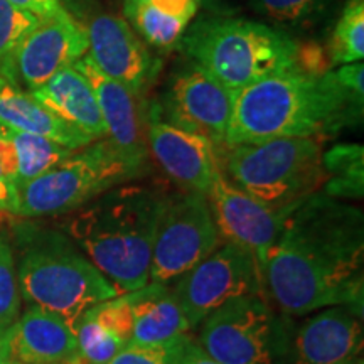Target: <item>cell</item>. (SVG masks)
<instances>
[{
	"label": "cell",
	"instance_id": "1",
	"mask_svg": "<svg viewBox=\"0 0 364 364\" xmlns=\"http://www.w3.org/2000/svg\"><path fill=\"white\" fill-rule=\"evenodd\" d=\"M363 213L316 193L287 218L263 267V284L290 316L332 306L363 311Z\"/></svg>",
	"mask_w": 364,
	"mask_h": 364
},
{
	"label": "cell",
	"instance_id": "2",
	"mask_svg": "<svg viewBox=\"0 0 364 364\" xmlns=\"http://www.w3.org/2000/svg\"><path fill=\"white\" fill-rule=\"evenodd\" d=\"M361 113L363 105L341 88L332 71L280 73L236 95L225 147L273 139L321 140L356 122Z\"/></svg>",
	"mask_w": 364,
	"mask_h": 364
},
{
	"label": "cell",
	"instance_id": "3",
	"mask_svg": "<svg viewBox=\"0 0 364 364\" xmlns=\"http://www.w3.org/2000/svg\"><path fill=\"white\" fill-rule=\"evenodd\" d=\"M167 196L150 186H117L76 209L66 231L118 294L150 282V257Z\"/></svg>",
	"mask_w": 364,
	"mask_h": 364
},
{
	"label": "cell",
	"instance_id": "4",
	"mask_svg": "<svg viewBox=\"0 0 364 364\" xmlns=\"http://www.w3.org/2000/svg\"><path fill=\"white\" fill-rule=\"evenodd\" d=\"M179 46L233 98L268 76L300 70L299 43L285 31L243 17H206L188 27Z\"/></svg>",
	"mask_w": 364,
	"mask_h": 364
},
{
	"label": "cell",
	"instance_id": "5",
	"mask_svg": "<svg viewBox=\"0 0 364 364\" xmlns=\"http://www.w3.org/2000/svg\"><path fill=\"white\" fill-rule=\"evenodd\" d=\"M318 139H273L221 150V172L273 209L294 211L326 181Z\"/></svg>",
	"mask_w": 364,
	"mask_h": 364
},
{
	"label": "cell",
	"instance_id": "6",
	"mask_svg": "<svg viewBox=\"0 0 364 364\" xmlns=\"http://www.w3.org/2000/svg\"><path fill=\"white\" fill-rule=\"evenodd\" d=\"M110 139H100L34 179L16 186V216L44 218L73 213L117 186L144 174Z\"/></svg>",
	"mask_w": 364,
	"mask_h": 364
},
{
	"label": "cell",
	"instance_id": "7",
	"mask_svg": "<svg viewBox=\"0 0 364 364\" xmlns=\"http://www.w3.org/2000/svg\"><path fill=\"white\" fill-rule=\"evenodd\" d=\"M17 279L29 306L56 314L73 329L86 311L120 295L81 250L56 235L26 250Z\"/></svg>",
	"mask_w": 364,
	"mask_h": 364
},
{
	"label": "cell",
	"instance_id": "8",
	"mask_svg": "<svg viewBox=\"0 0 364 364\" xmlns=\"http://www.w3.org/2000/svg\"><path fill=\"white\" fill-rule=\"evenodd\" d=\"M198 346L223 364H289L292 334L263 295H245L204 318Z\"/></svg>",
	"mask_w": 364,
	"mask_h": 364
},
{
	"label": "cell",
	"instance_id": "9",
	"mask_svg": "<svg viewBox=\"0 0 364 364\" xmlns=\"http://www.w3.org/2000/svg\"><path fill=\"white\" fill-rule=\"evenodd\" d=\"M220 245L208 196L188 191L167 196L150 257V282L172 285Z\"/></svg>",
	"mask_w": 364,
	"mask_h": 364
},
{
	"label": "cell",
	"instance_id": "10",
	"mask_svg": "<svg viewBox=\"0 0 364 364\" xmlns=\"http://www.w3.org/2000/svg\"><path fill=\"white\" fill-rule=\"evenodd\" d=\"M171 287L191 331L230 300L265 292L263 272L252 255L223 241Z\"/></svg>",
	"mask_w": 364,
	"mask_h": 364
},
{
	"label": "cell",
	"instance_id": "11",
	"mask_svg": "<svg viewBox=\"0 0 364 364\" xmlns=\"http://www.w3.org/2000/svg\"><path fill=\"white\" fill-rule=\"evenodd\" d=\"M86 53L88 38L85 27L66 11L48 19H39L11 58L0 65V76L31 93L48 83L58 71L75 65Z\"/></svg>",
	"mask_w": 364,
	"mask_h": 364
},
{
	"label": "cell",
	"instance_id": "12",
	"mask_svg": "<svg viewBox=\"0 0 364 364\" xmlns=\"http://www.w3.org/2000/svg\"><path fill=\"white\" fill-rule=\"evenodd\" d=\"M218 233L223 243L235 245L265 267L268 253L292 211L273 209L241 191L220 172L208 193Z\"/></svg>",
	"mask_w": 364,
	"mask_h": 364
},
{
	"label": "cell",
	"instance_id": "13",
	"mask_svg": "<svg viewBox=\"0 0 364 364\" xmlns=\"http://www.w3.org/2000/svg\"><path fill=\"white\" fill-rule=\"evenodd\" d=\"M233 100L208 71L189 63L172 78L164 110L167 124L206 136L223 150Z\"/></svg>",
	"mask_w": 364,
	"mask_h": 364
},
{
	"label": "cell",
	"instance_id": "14",
	"mask_svg": "<svg viewBox=\"0 0 364 364\" xmlns=\"http://www.w3.org/2000/svg\"><path fill=\"white\" fill-rule=\"evenodd\" d=\"M85 31L91 61L134 97H142L156 76L157 63L134 29L122 17L100 14Z\"/></svg>",
	"mask_w": 364,
	"mask_h": 364
},
{
	"label": "cell",
	"instance_id": "15",
	"mask_svg": "<svg viewBox=\"0 0 364 364\" xmlns=\"http://www.w3.org/2000/svg\"><path fill=\"white\" fill-rule=\"evenodd\" d=\"M147 145L164 172L182 189L208 196L221 172V149L211 140L177 129L156 115L149 120Z\"/></svg>",
	"mask_w": 364,
	"mask_h": 364
},
{
	"label": "cell",
	"instance_id": "16",
	"mask_svg": "<svg viewBox=\"0 0 364 364\" xmlns=\"http://www.w3.org/2000/svg\"><path fill=\"white\" fill-rule=\"evenodd\" d=\"M363 311L332 306L312 312L292 338L294 364H353L363 351Z\"/></svg>",
	"mask_w": 364,
	"mask_h": 364
},
{
	"label": "cell",
	"instance_id": "17",
	"mask_svg": "<svg viewBox=\"0 0 364 364\" xmlns=\"http://www.w3.org/2000/svg\"><path fill=\"white\" fill-rule=\"evenodd\" d=\"M73 66L90 81L95 91L98 108L107 125V139H110L132 161L147 166V130L144 129L136 97L117 80L105 75L88 54L80 58Z\"/></svg>",
	"mask_w": 364,
	"mask_h": 364
},
{
	"label": "cell",
	"instance_id": "18",
	"mask_svg": "<svg viewBox=\"0 0 364 364\" xmlns=\"http://www.w3.org/2000/svg\"><path fill=\"white\" fill-rule=\"evenodd\" d=\"M12 361L81 364L75 329L56 314L29 306L11 327Z\"/></svg>",
	"mask_w": 364,
	"mask_h": 364
},
{
	"label": "cell",
	"instance_id": "19",
	"mask_svg": "<svg viewBox=\"0 0 364 364\" xmlns=\"http://www.w3.org/2000/svg\"><path fill=\"white\" fill-rule=\"evenodd\" d=\"M54 115L91 140L107 139V125L90 81L75 66L58 71L48 83L31 91Z\"/></svg>",
	"mask_w": 364,
	"mask_h": 364
},
{
	"label": "cell",
	"instance_id": "20",
	"mask_svg": "<svg viewBox=\"0 0 364 364\" xmlns=\"http://www.w3.org/2000/svg\"><path fill=\"white\" fill-rule=\"evenodd\" d=\"M134 314V344H166L188 336L191 327L171 285L149 282L127 294Z\"/></svg>",
	"mask_w": 364,
	"mask_h": 364
},
{
	"label": "cell",
	"instance_id": "21",
	"mask_svg": "<svg viewBox=\"0 0 364 364\" xmlns=\"http://www.w3.org/2000/svg\"><path fill=\"white\" fill-rule=\"evenodd\" d=\"M0 122L14 130L44 136L53 142L78 150L93 140L73 129L39 103L29 91L0 76Z\"/></svg>",
	"mask_w": 364,
	"mask_h": 364
},
{
	"label": "cell",
	"instance_id": "22",
	"mask_svg": "<svg viewBox=\"0 0 364 364\" xmlns=\"http://www.w3.org/2000/svg\"><path fill=\"white\" fill-rule=\"evenodd\" d=\"M75 152L44 136L14 130L0 122V169L14 188L34 179Z\"/></svg>",
	"mask_w": 364,
	"mask_h": 364
},
{
	"label": "cell",
	"instance_id": "23",
	"mask_svg": "<svg viewBox=\"0 0 364 364\" xmlns=\"http://www.w3.org/2000/svg\"><path fill=\"white\" fill-rule=\"evenodd\" d=\"M324 194L336 199H361L364 193V150L358 144H339L322 154Z\"/></svg>",
	"mask_w": 364,
	"mask_h": 364
},
{
	"label": "cell",
	"instance_id": "24",
	"mask_svg": "<svg viewBox=\"0 0 364 364\" xmlns=\"http://www.w3.org/2000/svg\"><path fill=\"white\" fill-rule=\"evenodd\" d=\"M334 66L359 63L364 58V0H348L336 22L329 43Z\"/></svg>",
	"mask_w": 364,
	"mask_h": 364
},
{
	"label": "cell",
	"instance_id": "25",
	"mask_svg": "<svg viewBox=\"0 0 364 364\" xmlns=\"http://www.w3.org/2000/svg\"><path fill=\"white\" fill-rule=\"evenodd\" d=\"M334 0H252L260 16L284 29H306L317 24Z\"/></svg>",
	"mask_w": 364,
	"mask_h": 364
},
{
	"label": "cell",
	"instance_id": "26",
	"mask_svg": "<svg viewBox=\"0 0 364 364\" xmlns=\"http://www.w3.org/2000/svg\"><path fill=\"white\" fill-rule=\"evenodd\" d=\"M129 19L135 26L136 33L159 49H171L179 46L182 36L191 24L189 21L157 11L150 4L136 9Z\"/></svg>",
	"mask_w": 364,
	"mask_h": 364
},
{
	"label": "cell",
	"instance_id": "27",
	"mask_svg": "<svg viewBox=\"0 0 364 364\" xmlns=\"http://www.w3.org/2000/svg\"><path fill=\"white\" fill-rule=\"evenodd\" d=\"M75 334L81 364H108L125 346L100 324L91 311H86L76 322Z\"/></svg>",
	"mask_w": 364,
	"mask_h": 364
},
{
	"label": "cell",
	"instance_id": "28",
	"mask_svg": "<svg viewBox=\"0 0 364 364\" xmlns=\"http://www.w3.org/2000/svg\"><path fill=\"white\" fill-rule=\"evenodd\" d=\"M191 341L193 338L188 334L166 344L145 346L129 343L108 364H184Z\"/></svg>",
	"mask_w": 364,
	"mask_h": 364
},
{
	"label": "cell",
	"instance_id": "29",
	"mask_svg": "<svg viewBox=\"0 0 364 364\" xmlns=\"http://www.w3.org/2000/svg\"><path fill=\"white\" fill-rule=\"evenodd\" d=\"M21 289L12 250L0 238V331L9 329L19 318Z\"/></svg>",
	"mask_w": 364,
	"mask_h": 364
},
{
	"label": "cell",
	"instance_id": "30",
	"mask_svg": "<svg viewBox=\"0 0 364 364\" xmlns=\"http://www.w3.org/2000/svg\"><path fill=\"white\" fill-rule=\"evenodd\" d=\"M38 22L39 19L33 14L21 11L9 0H0V65L11 58L24 36Z\"/></svg>",
	"mask_w": 364,
	"mask_h": 364
},
{
	"label": "cell",
	"instance_id": "31",
	"mask_svg": "<svg viewBox=\"0 0 364 364\" xmlns=\"http://www.w3.org/2000/svg\"><path fill=\"white\" fill-rule=\"evenodd\" d=\"M334 73V78L341 88L351 97L354 102L363 105L364 98V66L363 61L351 63V65H343Z\"/></svg>",
	"mask_w": 364,
	"mask_h": 364
},
{
	"label": "cell",
	"instance_id": "32",
	"mask_svg": "<svg viewBox=\"0 0 364 364\" xmlns=\"http://www.w3.org/2000/svg\"><path fill=\"white\" fill-rule=\"evenodd\" d=\"M149 4L167 16L179 17L189 22L194 19L196 12L201 7V0H150Z\"/></svg>",
	"mask_w": 364,
	"mask_h": 364
},
{
	"label": "cell",
	"instance_id": "33",
	"mask_svg": "<svg viewBox=\"0 0 364 364\" xmlns=\"http://www.w3.org/2000/svg\"><path fill=\"white\" fill-rule=\"evenodd\" d=\"M9 2L21 11L33 14L38 19H48L66 12L61 0H9Z\"/></svg>",
	"mask_w": 364,
	"mask_h": 364
},
{
	"label": "cell",
	"instance_id": "34",
	"mask_svg": "<svg viewBox=\"0 0 364 364\" xmlns=\"http://www.w3.org/2000/svg\"><path fill=\"white\" fill-rule=\"evenodd\" d=\"M17 209V194L16 188L11 181L7 179L4 171L0 169V211L11 213V215H16Z\"/></svg>",
	"mask_w": 364,
	"mask_h": 364
},
{
	"label": "cell",
	"instance_id": "35",
	"mask_svg": "<svg viewBox=\"0 0 364 364\" xmlns=\"http://www.w3.org/2000/svg\"><path fill=\"white\" fill-rule=\"evenodd\" d=\"M184 364H223V363L216 361V359H213L211 356H208V354L204 353L198 346V343L193 339L188 348V353H186Z\"/></svg>",
	"mask_w": 364,
	"mask_h": 364
},
{
	"label": "cell",
	"instance_id": "36",
	"mask_svg": "<svg viewBox=\"0 0 364 364\" xmlns=\"http://www.w3.org/2000/svg\"><path fill=\"white\" fill-rule=\"evenodd\" d=\"M11 327H9V329L0 331V364H11L12 363Z\"/></svg>",
	"mask_w": 364,
	"mask_h": 364
},
{
	"label": "cell",
	"instance_id": "37",
	"mask_svg": "<svg viewBox=\"0 0 364 364\" xmlns=\"http://www.w3.org/2000/svg\"><path fill=\"white\" fill-rule=\"evenodd\" d=\"M150 0H124V14L127 17H130L132 14H134L136 9L145 6V4H149Z\"/></svg>",
	"mask_w": 364,
	"mask_h": 364
},
{
	"label": "cell",
	"instance_id": "38",
	"mask_svg": "<svg viewBox=\"0 0 364 364\" xmlns=\"http://www.w3.org/2000/svg\"><path fill=\"white\" fill-rule=\"evenodd\" d=\"M230 2H231V0H201V4H204V6H206L208 9L211 7L213 11L218 12V16H220V14L223 12V9L230 7Z\"/></svg>",
	"mask_w": 364,
	"mask_h": 364
},
{
	"label": "cell",
	"instance_id": "39",
	"mask_svg": "<svg viewBox=\"0 0 364 364\" xmlns=\"http://www.w3.org/2000/svg\"><path fill=\"white\" fill-rule=\"evenodd\" d=\"M11 364H22V363H16V361H12Z\"/></svg>",
	"mask_w": 364,
	"mask_h": 364
},
{
	"label": "cell",
	"instance_id": "40",
	"mask_svg": "<svg viewBox=\"0 0 364 364\" xmlns=\"http://www.w3.org/2000/svg\"><path fill=\"white\" fill-rule=\"evenodd\" d=\"M358 364H363V363H361V361H359V363H358Z\"/></svg>",
	"mask_w": 364,
	"mask_h": 364
}]
</instances>
